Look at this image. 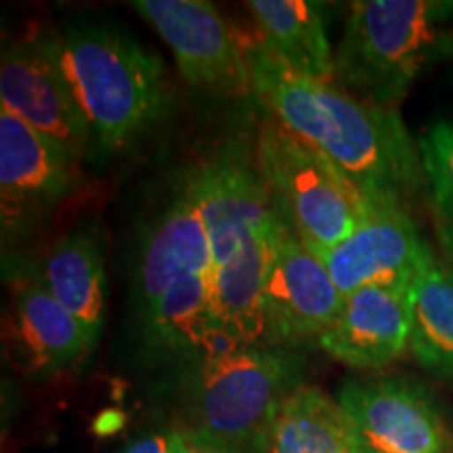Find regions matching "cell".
Here are the masks:
<instances>
[{
  "mask_svg": "<svg viewBox=\"0 0 453 453\" xmlns=\"http://www.w3.org/2000/svg\"><path fill=\"white\" fill-rule=\"evenodd\" d=\"M254 95L378 206H403L426 185L420 147L399 111L294 72L258 34H243Z\"/></svg>",
  "mask_w": 453,
  "mask_h": 453,
  "instance_id": "1",
  "label": "cell"
},
{
  "mask_svg": "<svg viewBox=\"0 0 453 453\" xmlns=\"http://www.w3.org/2000/svg\"><path fill=\"white\" fill-rule=\"evenodd\" d=\"M453 3L357 0L334 53V84L359 101L396 110L413 82L451 50Z\"/></svg>",
  "mask_w": 453,
  "mask_h": 453,
  "instance_id": "2",
  "label": "cell"
},
{
  "mask_svg": "<svg viewBox=\"0 0 453 453\" xmlns=\"http://www.w3.org/2000/svg\"><path fill=\"white\" fill-rule=\"evenodd\" d=\"M59 57L90 134L105 151L134 143L166 107V73L128 34L73 26L57 34Z\"/></svg>",
  "mask_w": 453,
  "mask_h": 453,
  "instance_id": "3",
  "label": "cell"
},
{
  "mask_svg": "<svg viewBox=\"0 0 453 453\" xmlns=\"http://www.w3.org/2000/svg\"><path fill=\"white\" fill-rule=\"evenodd\" d=\"M300 387V359L246 347L206 355L187 393V434L220 453H267L283 401Z\"/></svg>",
  "mask_w": 453,
  "mask_h": 453,
  "instance_id": "4",
  "label": "cell"
},
{
  "mask_svg": "<svg viewBox=\"0 0 453 453\" xmlns=\"http://www.w3.org/2000/svg\"><path fill=\"white\" fill-rule=\"evenodd\" d=\"M257 166L281 217L319 258L380 208L342 170L277 120H265L258 130Z\"/></svg>",
  "mask_w": 453,
  "mask_h": 453,
  "instance_id": "5",
  "label": "cell"
},
{
  "mask_svg": "<svg viewBox=\"0 0 453 453\" xmlns=\"http://www.w3.org/2000/svg\"><path fill=\"white\" fill-rule=\"evenodd\" d=\"M0 105L49 139L76 164L93 139L53 34H32L3 53Z\"/></svg>",
  "mask_w": 453,
  "mask_h": 453,
  "instance_id": "6",
  "label": "cell"
},
{
  "mask_svg": "<svg viewBox=\"0 0 453 453\" xmlns=\"http://www.w3.org/2000/svg\"><path fill=\"white\" fill-rule=\"evenodd\" d=\"M162 41L173 50L180 76L191 88L217 99L254 93L243 38L203 0H134Z\"/></svg>",
  "mask_w": 453,
  "mask_h": 453,
  "instance_id": "7",
  "label": "cell"
},
{
  "mask_svg": "<svg viewBox=\"0 0 453 453\" xmlns=\"http://www.w3.org/2000/svg\"><path fill=\"white\" fill-rule=\"evenodd\" d=\"M180 189L200 212L217 267L248 237L283 219L257 162L240 151L226 150L191 166L180 177Z\"/></svg>",
  "mask_w": 453,
  "mask_h": 453,
  "instance_id": "8",
  "label": "cell"
},
{
  "mask_svg": "<svg viewBox=\"0 0 453 453\" xmlns=\"http://www.w3.org/2000/svg\"><path fill=\"white\" fill-rule=\"evenodd\" d=\"M338 403L370 453H451L453 433L433 399L416 384L344 382Z\"/></svg>",
  "mask_w": 453,
  "mask_h": 453,
  "instance_id": "9",
  "label": "cell"
},
{
  "mask_svg": "<svg viewBox=\"0 0 453 453\" xmlns=\"http://www.w3.org/2000/svg\"><path fill=\"white\" fill-rule=\"evenodd\" d=\"M76 164L13 113L0 110L3 240L26 235L70 194Z\"/></svg>",
  "mask_w": 453,
  "mask_h": 453,
  "instance_id": "10",
  "label": "cell"
},
{
  "mask_svg": "<svg viewBox=\"0 0 453 453\" xmlns=\"http://www.w3.org/2000/svg\"><path fill=\"white\" fill-rule=\"evenodd\" d=\"M344 296L326 263L309 250L292 226L283 234L265 294V342L319 340L342 309Z\"/></svg>",
  "mask_w": 453,
  "mask_h": 453,
  "instance_id": "11",
  "label": "cell"
},
{
  "mask_svg": "<svg viewBox=\"0 0 453 453\" xmlns=\"http://www.w3.org/2000/svg\"><path fill=\"white\" fill-rule=\"evenodd\" d=\"M433 254L403 206H380L321 260L342 296L361 288L395 286L416 277Z\"/></svg>",
  "mask_w": 453,
  "mask_h": 453,
  "instance_id": "12",
  "label": "cell"
},
{
  "mask_svg": "<svg viewBox=\"0 0 453 453\" xmlns=\"http://www.w3.org/2000/svg\"><path fill=\"white\" fill-rule=\"evenodd\" d=\"M411 281L361 288L344 296L336 321L317 344L355 370H380L410 349Z\"/></svg>",
  "mask_w": 453,
  "mask_h": 453,
  "instance_id": "13",
  "label": "cell"
},
{
  "mask_svg": "<svg viewBox=\"0 0 453 453\" xmlns=\"http://www.w3.org/2000/svg\"><path fill=\"white\" fill-rule=\"evenodd\" d=\"M288 226L286 219H281L267 229L257 231L225 265L214 269V353L265 342V294L277 248Z\"/></svg>",
  "mask_w": 453,
  "mask_h": 453,
  "instance_id": "14",
  "label": "cell"
},
{
  "mask_svg": "<svg viewBox=\"0 0 453 453\" xmlns=\"http://www.w3.org/2000/svg\"><path fill=\"white\" fill-rule=\"evenodd\" d=\"M9 342L21 370L44 378L82 361L97 340L41 280H21L13 288Z\"/></svg>",
  "mask_w": 453,
  "mask_h": 453,
  "instance_id": "15",
  "label": "cell"
},
{
  "mask_svg": "<svg viewBox=\"0 0 453 453\" xmlns=\"http://www.w3.org/2000/svg\"><path fill=\"white\" fill-rule=\"evenodd\" d=\"M212 243L194 202L179 191L145 237L139 260L141 311L170 286L197 273H214Z\"/></svg>",
  "mask_w": 453,
  "mask_h": 453,
  "instance_id": "16",
  "label": "cell"
},
{
  "mask_svg": "<svg viewBox=\"0 0 453 453\" xmlns=\"http://www.w3.org/2000/svg\"><path fill=\"white\" fill-rule=\"evenodd\" d=\"M41 281L97 340L105 311V265L97 235L81 229L57 240L44 257Z\"/></svg>",
  "mask_w": 453,
  "mask_h": 453,
  "instance_id": "17",
  "label": "cell"
},
{
  "mask_svg": "<svg viewBox=\"0 0 453 453\" xmlns=\"http://www.w3.org/2000/svg\"><path fill=\"white\" fill-rule=\"evenodd\" d=\"M265 44L294 72L334 82V53L319 4L307 0H252L246 4Z\"/></svg>",
  "mask_w": 453,
  "mask_h": 453,
  "instance_id": "18",
  "label": "cell"
},
{
  "mask_svg": "<svg viewBox=\"0 0 453 453\" xmlns=\"http://www.w3.org/2000/svg\"><path fill=\"white\" fill-rule=\"evenodd\" d=\"M267 453H370L338 403L324 390L300 384L283 401Z\"/></svg>",
  "mask_w": 453,
  "mask_h": 453,
  "instance_id": "19",
  "label": "cell"
},
{
  "mask_svg": "<svg viewBox=\"0 0 453 453\" xmlns=\"http://www.w3.org/2000/svg\"><path fill=\"white\" fill-rule=\"evenodd\" d=\"M410 350L428 370L453 373V269L434 254L411 283Z\"/></svg>",
  "mask_w": 453,
  "mask_h": 453,
  "instance_id": "20",
  "label": "cell"
},
{
  "mask_svg": "<svg viewBox=\"0 0 453 453\" xmlns=\"http://www.w3.org/2000/svg\"><path fill=\"white\" fill-rule=\"evenodd\" d=\"M418 147L434 214L445 240L453 243V122L430 127Z\"/></svg>",
  "mask_w": 453,
  "mask_h": 453,
  "instance_id": "21",
  "label": "cell"
},
{
  "mask_svg": "<svg viewBox=\"0 0 453 453\" xmlns=\"http://www.w3.org/2000/svg\"><path fill=\"white\" fill-rule=\"evenodd\" d=\"M166 453H220L211 447L202 445L200 441H196L191 434H187L185 430H174L166 437Z\"/></svg>",
  "mask_w": 453,
  "mask_h": 453,
  "instance_id": "22",
  "label": "cell"
},
{
  "mask_svg": "<svg viewBox=\"0 0 453 453\" xmlns=\"http://www.w3.org/2000/svg\"><path fill=\"white\" fill-rule=\"evenodd\" d=\"M120 453H166V437L162 434H147L124 447Z\"/></svg>",
  "mask_w": 453,
  "mask_h": 453,
  "instance_id": "23",
  "label": "cell"
}]
</instances>
